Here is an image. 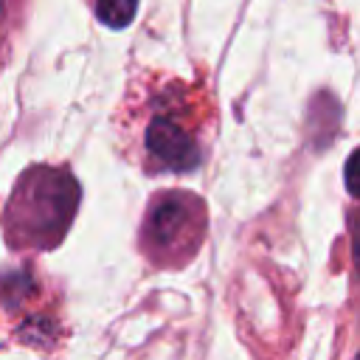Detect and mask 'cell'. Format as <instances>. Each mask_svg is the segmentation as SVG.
I'll return each mask as SVG.
<instances>
[{
	"instance_id": "1",
	"label": "cell",
	"mask_w": 360,
	"mask_h": 360,
	"mask_svg": "<svg viewBox=\"0 0 360 360\" xmlns=\"http://www.w3.org/2000/svg\"><path fill=\"white\" fill-rule=\"evenodd\" d=\"M146 149L158 160V166L172 169V172H186L197 163L194 141L186 135V129L177 121H172L166 115L152 118V124L146 129Z\"/></svg>"
},
{
	"instance_id": "2",
	"label": "cell",
	"mask_w": 360,
	"mask_h": 360,
	"mask_svg": "<svg viewBox=\"0 0 360 360\" xmlns=\"http://www.w3.org/2000/svg\"><path fill=\"white\" fill-rule=\"evenodd\" d=\"M186 208L177 202V200H163L152 208L149 214V233H152V242L160 245V248H169L177 242V233H183L186 228Z\"/></svg>"
},
{
	"instance_id": "3",
	"label": "cell",
	"mask_w": 360,
	"mask_h": 360,
	"mask_svg": "<svg viewBox=\"0 0 360 360\" xmlns=\"http://www.w3.org/2000/svg\"><path fill=\"white\" fill-rule=\"evenodd\" d=\"M138 0H96V17L107 28H124L132 22Z\"/></svg>"
},
{
	"instance_id": "4",
	"label": "cell",
	"mask_w": 360,
	"mask_h": 360,
	"mask_svg": "<svg viewBox=\"0 0 360 360\" xmlns=\"http://www.w3.org/2000/svg\"><path fill=\"white\" fill-rule=\"evenodd\" d=\"M346 186H349V191L354 197H360V149L346 163Z\"/></svg>"
}]
</instances>
